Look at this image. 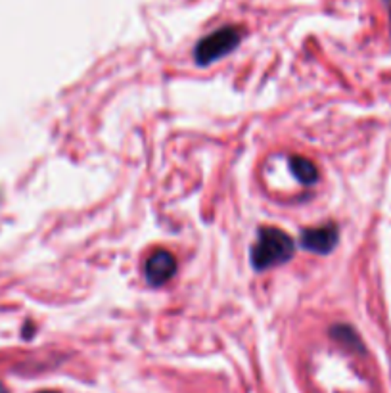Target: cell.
<instances>
[{
    "mask_svg": "<svg viewBox=\"0 0 391 393\" xmlns=\"http://www.w3.org/2000/svg\"><path fill=\"white\" fill-rule=\"evenodd\" d=\"M293 252L295 242L290 234L276 227H261L257 232V240L249 250V259L256 271H267L292 259Z\"/></svg>",
    "mask_w": 391,
    "mask_h": 393,
    "instance_id": "cell-1",
    "label": "cell"
},
{
    "mask_svg": "<svg viewBox=\"0 0 391 393\" xmlns=\"http://www.w3.org/2000/svg\"><path fill=\"white\" fill-rule=\"evenodd\" d=\"M242 35H244V31L238 25H226V27H221V29L205 35L194 48L196 64L205 67L217 59L225 58L226 54L238 48Z\"/></svg>",
    "mask_w": 391,
    "mask_h": 393,
    "instance_id": "cell-2",
    "label": "cell"
},
{
    "mask_svg": "<svg viewBox=\"0 0 391 393\" xmlns=\"http://www.w3.org/2000/svg\"><path fill=\"white\" fill-rule=\"evenodd\" d=\"M177 273V259L171 252L167 250H154L148 255V259L144 263V275L148 284H152L154 288L163 286L165 282H169Z\"/></svg>",
    "mask_w": 391,
    "mask_h": 393,
    "instance_id": "cell-3",
    "label": "cell"
},
{
    "mask_svg": "<svg viewBox=\"0 0 391 393\" xmlns=\"http://www.w3.org/2000/svg\"><path fill=\"white\" fill-rule=\"evenodd\" d=\"M338 238V227L334 223H326L323 227H313V229L303 230L300 236V245L307 252L326 255V253H330L336 248Z\"/></svg>",
    "mask_w": 391,
    "mask_h": 393,
    "instance_id": "cell-4",
    "label": "cell"
},
{
    "mask_svg": "<svg viewBox=\"0 0 391 393\" xmlns=\"http://www.w3.org/2000/svg\"><path fill=\"white\" fill-rule=\"evenodd\" d=\"M290 169H292V175L300 183L303 185H315L316 180H318V169H316V165L307 159V157H301V156H293L290 157Z\"/></svg>",
    "mask_w": 391,
    "mask_h": 393,
    "instance_id": "cell-5",
    "label": "cell"
},
{
    "mask_svg": "<svg viewBox=\"0 0 391 393\" xmlns=\"http://www.w3.org/2000/svg\"><path fill=\"white\" fill-rule=\"evenodd\" d=\"M330 334L334 340H338L339 343H344L346 348L353 349V351H364L362 341L359 340V336H357V332H355L351 327H346V324H336V327L330 328Z\"/></svg>",
    "mask_w": 391,
    "mask_h": 393,
    "instance_id": "cell-6",
    "label": "cell"
},
{
    "mask_svg": "<svg viewBox=\"0 0 391 393\" xmlns=\"http://www.w3.org/2000/svg\"><path fill=\"white\" fill-rule=\"evenodd\" d=\"M43 393H56V392H43Z\"/></svg>",
    "mask_w": 391,
    "mask_h": 393,
    "instance_id": "cell-7",
    "label": "cell"
}]
</instances>
